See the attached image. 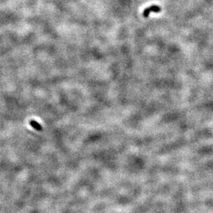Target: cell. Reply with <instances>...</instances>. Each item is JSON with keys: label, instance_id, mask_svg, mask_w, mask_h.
Returning <instances> with one entry per match:
<instances>
[{"label": "cell", "instance_id": "6da1fadb", "mask_svg": "<svg viewBox=\"0 0 213 213\" xmlns=\"http://www.w3.org/2000/svg\"><path fill=\"white\" fill-rule=\"evenodd\" d=\"M160 11V8H159V6H153L150 8H147L146 10H145L144 12V16L145 17H147L149 15V13L152 12H159Z\"/></svg>", "mask_w": 213, "mask_h": 213}, {"label": "cell", "instance_id": "7a4b0ae2", "mask_svg": "<svg viewBox=\"0 0 213 213\" xmlns=\"http://www.w3.org/2000/svg\"><path fill=\"white\" fill-rule=\"evenodd\" d=\"M31 124L33 125V127H35V128H36L37 129H38V130H40V129H41L40 126H39V125H38V124H37V123H35V122H33V121H32V122H31Z\"/></svg>", "mask_w": 213, "mask_h": 213}]
</instances>
